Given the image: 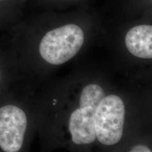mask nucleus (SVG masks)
Instances as JSON below:
<instances>
[{"mask_svg": "<svg viewBox=\"0 0 152 152\" xmlns=\"http://www.w3.org/2000/svg\"><path fill=\"white\" fill-rule=\"evenodd\" d=\"M37 88L23 80L0 98V152H29L37 134Z\"/></svg>", "mask_w": 152, "mask_h": 152, "instance_id": "obj_3", "label": "nucleus"}, {"mask_svg": "<svg viewBox=\"0 0 152 152\" xmlns=\"http://www.w3.org/2000/svg\"><path fill=\"white\" fill-rule=\"evenodd\" d=\"M123 78L137 92L152 122V69L123 75Z\"/></svg>", "mask_w": 152, "mask_h": 152, "instance_id": "obj_6", "label": "nucleus"}, {"mask_svg": "<svg viewBox=\"0 0 152 152\" xmlns=\"http://www.w3.org/2000/svg\"><path fill=\"white\" fill-rule=\"evenodd\" d=\"M125 28L118 36L122 74L152 69V16Z\"/></svg>", "mask_w": 152, "mask_h": 152, "instance_id": "obj_5", "label": "nucleus"}, {"mask_svg": "<svg viewBox=\"0 0 152 152\" xmlns=\"http://www.w3.org/2000/svg\"><path fill=\"white\" fill-rule=\"evenodd\" d=\"M114 82L103 72L83 69L37 90V134L43 149L96 152V110Z\"/></svg>", "mask_w": 152, "mask_h": 152, "instance_id": "obj_1", "label": "nucleus"}, {"mask_svg": "<svg viewBox=\"0 0 152 152\" xmlns=\"http://www.w3.org/2000/svg\"><path fill=\"white\" fill-rule=\"evenodd\" d=\"M90 36V28L76 22L47 30L38 41L37 56L22 68V75L38 87L54 70L75 58Z\"/></svg>", "mask_w": 152, "mask_h": 152, "instance_id": "obj_4", "label": "nucleus"}, {"mask_svg": "<svg viewBox=\"0 0 152 152\" xmlns=\"http://www.w3.org/2000/svg\"><path fill=\"white\" fill-rule=\"evenodd\" d=\"M144 1L145 8L149 12L147 14L149 16H152V0H144Z\"/></svg>", "mask_w": 152, "mask_h": 152, "instance_id": "obj_9", "label": "nucleus"}, {"mask_svg": "<svg viewBox=\"0 0 152 152\" xmlns=\"http://www.w3.org/2000/svg\"><path fill=\"white\" fill-rule=\"evenodd\" d=\"M111 152H152V128L137 134Z\"/></svg>", "mask_w": 152, "mask_h": 152, "instance_id": "obj_7", "label": "nucleus"}, {"mask_svg": "<svg viewBox=\"0 0 152 152\" xmlns=\"http://www.w3.org/2000/svg\"><path fill=\"white\" fill-rule=\"evenodd\" d=\"M152 122L137 92L123 78L101 99L94 121L96 152H111L140 133Z\"/></svg>", "mask_w": 152, "mask_h": 152, "instance_id": "obj_2", "label": "nucleus"}, {"mask_svg": "<svg viewBox=\"0 0 152 152\" xmlns=\"http://www.w3.org/2000/svg\"><path fill=\"white\" fill-rule=\"evenodd\" d=\"M23 80L26 79L18 66H9L0 62V98Z\"/></svg>", "mask_w": 152, "mask_h": 152, "instance_id": "obj_8", "label": "nucleus"}]
</instances>
